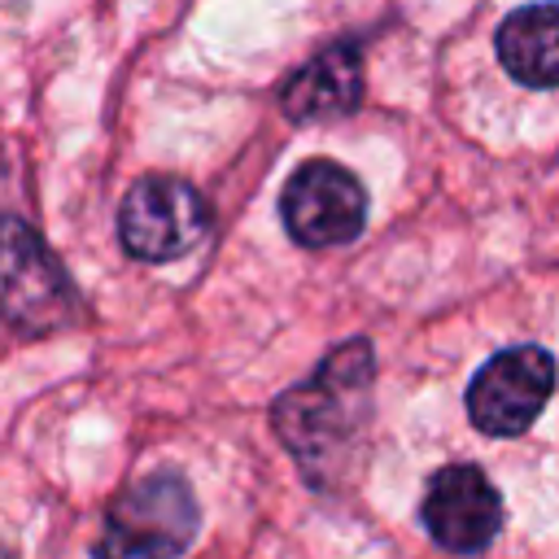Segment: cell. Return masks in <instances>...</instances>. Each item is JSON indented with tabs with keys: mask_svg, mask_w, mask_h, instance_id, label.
Returning <instances> with one entry per match:
<instances>
[{
	"mask_svg": "<svg viewBox=\"0 0 559 559\" xmlns=\"http://www.w3.org/2000/svg\"><path fill=\"white\" fill-rule=\"evenodd\" d=\"M367 393H371V345L349 341L323 367L288 389L275 402V432L293 450V459L314 476L319 463H332L349 445V437L367 419Z\"/></svg>",
	"mask_w": 559,
	"mask_h": 559,
	"instance_id": "cell-1",
	"label": "cell"
},
{
	"mask_svg": "<svg viewBox=\"0 0 559 559\" xmlns=\"http://www.w3.org/2000/svg\"><path fill=\"white\" fill-rule=\"evenodd\" d=\"M79 297L48 245L13 214H0V319L26 336L74 323Z\"/></svg>",
	"mask_w": 559,
	"mask_h": 559,
	"instance_id": "cell-2",
	"label": "cell"
},
{
	"mask_svg": "<svg viewBox=\"0 0 559 559\" xmlns=\"http://www.w3.org/2000/svg\"><path fill=\"white\" fill-rule=\"evenodd\" d=\"M197 533V498L175 472L131 485L105 520L96 559H179Z\"/></svg>",
	"mask_w": 559,
	"mask_h": 559,
	"instance_id": "cell-3",
	"label": "cell"
},
{
	"mask_svg": "<svg viewBox=\"0 0 559 559\" xmlns=\"http://www.w3.org/2000/svg\"><path fill=\"white\" fill-rule=\"evenodd\" d=\"M205 197L175 175H148L131 183L118 210V240L140 262H170L188 253L205 236Z\"/></svg>",
	"mask_w": 559,
	"mask_h": 559,
	"instance_id": "cell-4",
	"label": "cell"
},
{
	"mask_svg": "<svg viewBox=\"0 0 559 559\" xmlns=\"http://www.w3.org/2000/svg\"><path fill=\"white\" fill-rule=\"evenodd\" d=\"M280 218H284L288 236L306 249L349 245L367 223V192L345 166L314 157V162L297 166L293 179L284 183Z\"/></svg>",
	"mask_w": 559,
	"mask_h": 559,
	"instance_id": "cell-5",
	"label": "cell"
},
{
	"mask_svg": "<svg viewBox=\"0 0 559 559\" xmlns=\"http://www.w3.org/2000/svg\"><path fill=\"white\" fill-rule=\"evenodd\" d=\"M555 393V358L542 345L493 354L467 384V419L489 437L524 432Z\"/></svg>",
	"mask_w": 559,
	"mask_h": 559,
	"instance_id": "cell-6",
	"label": "cell"
},
{
	"mask_svg": "<svg viewBox=\"0 0 559 559\" xmlns=\"http://www.w3.org/2000/svg\"><path fill=\"white\" fill-rule=\"evenodd\" d=\"M424 524L437 546L454 555H476L502 528V498L476 463H450L428 480Z\"/></svg>",
	"mask_w": 559,
	"mask_h": 559,
	"instance_id": "cell-7",
	"label": "cell"
},
{
	"mask_svg": "<svg viewBox=\"0 0 559 559\" xmlns=\"http://www.w3.org/2000/svg\"><path fill=\"white\" fill-rule=\"evenodd\" d=\"M358 100H362V57L354 44L323 48L280 92V105L293 122L336 118V114H349Z\"/></svg>",
	"mask_w": 559,
	"mask_h": 559,
	"instance_id": "cell-8",
	"label": "cell"
},
{
	"mask_svg": "<svg viewBox=\"0 0 559 559\" xmlns=\"http://www.w3.org/2000/svg\"><path fill=\"white\" fill-rule=\"evenodd\" d=\"M502 70L524 87H559V4H524L515 9L498 35Z\"/></svg>",
	"mask_w": 559,
	"mask_h": 559,
	"instance_id": "cell-9",
	"label": "cell"
}]
</instances>
